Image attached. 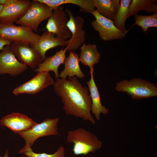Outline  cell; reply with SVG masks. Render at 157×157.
I'll return each mask as SVG.
<instances>
[{
	"label": "cell",
	"mask_w": 157,
	"mask_h": 157,
	"mask_svg": "<svg viewBox=\"0 0 157 157\" xmlns=\"http://www.w3.org/2000/svg\"><path fill=\"white\" fill-rule=\"evenodd\" d=\"M28 157H65V150L63 146H60L54 153L48 154L46 153H37L34 152L31 147L24 146L19 151Z\"/></svg>",
	"instance_id": "d4e9b609"
},
{
	"label": "cell",
	"mask_w": 157,
	"mask_h": 157,
	"mask_svg": "<svg viewBox=\"0 0 157 157\" xmlns=\"http://www.w3.org/2000/svg\"><path fill=\"white\" fill-rule=\"evenodd\" d=\"M65 11L69 17L67 26L71 35L65 48L67 51H74L77 50L85 41V32L83 29L84 19L80 16H74L69 9H66Z\"/></svg>",
	"instance_id": "ba28073f"
},
{
	"label": "cell",
	"mask_w": 157,
	"mask_h": 157,
	"mask_svg": "<svg viewBox=\"0 0 157 157\" xmlns=\"http://www.w3.org/2000/svg\"><path fill=\"white\" fill-rule=\"evenodd\" d=\"M156 0H133L129 5L128 18L136 15L142 10L149 13L157 12Z\"/></svg>",
	"instance_id": "7402d4cb"
},
{
	"label": "cell",
	"mask_w": 157,
	"mask_h": 157,
	"mask_svg": "<svg viewBox=\"0 0 157 157\" xmlns=\"http://www.w3.org/2000/svg\"><path fill=\"white\" fill-rule=\"evenodd\" d=\"M80 48V61L83 65L88 66L90 70L94 69V65L98 63L101 57L96 45L84 43Z\"/></svg>",
	"instance_id": "d6986e66"
},
{
	"label": "cell",
	"mask_w": 157,
	"mask_h": 157,
	"mask_svg": "<svg viewBox=\"0 0 157 157\" xmlns=\"http://www.w3.org/2000/svg\"><path fill=\"white\" fill-rule=\"evenodd\" d=\"M68 44V40L57 37L45 29L38 40L30 45L41 54L44 60L48 50L58 46L66 47Z\"/></svg>",
	"instance_id": "5bb4252c"
},
{
	"label": "cell",
	"mask_w": 157,
	"mask_h": 157,
	"mask_svg": "<svg viewBox=\"0 0 157 157\" xmlns=\"http://www.w3.org/2000/svg\"><path fill=\"white\" fill-rule=\"evenodd\" d=\"M31 3L26 0H9L0 14V23L13 24L26 13Z\"/></svg>",
	"instance_id": "8fae6325"
},
{
	"label": "cell",
	"mask_w": 157,
	"mask_h": 157,
	"mask_svg": "<svg viewBox=\"0 0 157 157\" xmlns=\"http://www.w3.org/2000/svg\"><path fill=\"white\" fill-rule=\"evenodd\" d=\"M115 90L126 93L132 99L140 100L156 97L157 86L154 83L140 78L123 80L117 83Z\"/></svg>",
	"instance_id": "3957f363"
},
{
	"label": "cell",
	"mask_w": 157,
	"mask_h": 157,
	"mask_svg": "<svg viewBox=\"0 0 157 157\" xmlns=\"http://www.w3.org/2000/svg\"><path fill=\"white\" fill-rule=\"evenodd\" d=\"M66 51L65 49L63 48L53 56L46 57L35 71L38 72L53 71L54 73L56 78H59L58 68L61 65L64 63Z\"/></svg>",
	"instance_id": "e0dca14e"
},
{
	"label": "cell",
	"mask_w": 157,
	"mask_h": 157,
	"mask_svg": "<svg viewBox=\"0 0 157 157\" xmlns=\"http://www.w3.org/2000/svg\"><path fill=\"white\" fill-rule=\"evenodd\" d=\"M79 57L74 51H69L68 56L66 57L64 63V68L59 74V78L66 79L76 76L82 79L85 75L82 72L79 65Z\"/></svg>",
	"instance_id": "ac0fdd59"
},
{
	"label": "cell",
	"mask_w": 157,
	"mask_h": 157,
	"mask_svg": "<svg viewBox=\"0 0 157 157\" xmlns=\"http://www.w3.org/2000/svg\"><path fill=\"white\" fill-rule=\"evenodd\" d=\"M8 154H8V151L7 150L6 151L4 156L2 157L0 156V157H8Z\"/></svg>",
	"instance_id": "83f0119b"
},
{
	"label": "cell",
	"mask_w": 157,
	"mask_h": 157,
	"mask_svg": "<svg viewBox=\"0 0 157 157\" xmlns=\"http://www.w3.org/2000/svg\"><path fill=\"white\" fill-rule=\"evenodd\" d=\"M37 123L25 115L15 113L5 116L0 121L2 126L18 133L30 129Z\"/></svg>",
	"instance_id": "9a60e30c"
},
{
	"label": "cell",
	"mask_w": 157,
	"mask_h": 157,
	"mask_svg": "<svg viewBox=\"0 0 157 157\" xmlns=\"http://www.w3.org/2000/svg\"><path fill=\"white\" fill-rule=\"evenodd\" d=\"M10 45L5 46L0 53V74L16 76L26 70L28 66L18 60Z\"/></svg>",
	"instance_id": "4fadbf2b"
},
{
	"label": "cell",
	"mask_w": 157,
	"mask_h": 157,
	"mask_svg": "<svg viewBox=\"0 0 157 157\" xmlns=\"http://www.w3.org/2000/svg\"><path fill=\"white\" fill-rule=\"evenodd\" d=\"M69 18L67 14L62 6L53 10L48 19L46 29L58 37L66 40L71 37V33L67 26Z\"/></svg>",
	"instance_id": "9c48e42d"
},
{
	"label": "cell",
	"mask_w": 157,
	"mask_h": 157,
	"mask_svg": "<svg viewBox=\"0 0 157 157\" xmlns=\"http://www.w3.org/2000/svg\"><path fill=\"white\" fill-rule=\"evenodd\" d=\"M53 86L55 92L61 98L67 115L96 124L91 113L92 101L88 89L82 85L77 77L58 78Z\"/></svg>",
	"instance_id": "6da1fadb"
},
{
	"label": "cell",
	"mask_w": 157,
	"mask_h": 157,
	"mask_svg": "<svg viewBox=\"0 0 157 157\" xmlns=\"http://www.w3.org/2000/svg\"><path fill=\"white\" fill-rule=\"evenodd\" d=\"M54 83L49 72H39L31 79L15 88L13 93L16 95L23 93L34 94L53 85Z\"/></svg>",
	"instance_id": "7c38bea8"
},
{
	"label": "cell",
	"mask_w": 157,
	"mask_h": 157,
	"mask_svg": "<svg viewBox=\"0 0 157 157\" xmlns=\"http://www.w3.org/2000/svg\"><path fill=\"white\" fill-rule=\"evenodd\" d=\"M94 7L103 16L114 21L120 4L119 0H93Z\"/></svg>",
	"instance_id": "44dd1931"
},
{
	"label": "cell",
	"mask_w": 157,
	"mask_h": 157,
	"mask_svg": "<svg viewBox=\"0 0 157 157\" xmlns=\"http://www.w3.org/2000/svg\"><path fill=\"white\" fill-rule=\"evenodd\" d=\"M67 142L73 144L72 151L76 155H86L99 149L102 144L94 134L83 128L69 131Z\"/></svg>",
	"instance_id": "7a4b0ae2"
},
{
	"label": "cell",
	"mask_w": 157,
	"mask_h": 157,
	"mask_svg": "<svg viewBox=\"0 0 157 157\" xmlns=\"http://www.w3.org/2000/svg\"><path fill=\"white\" fill-rule=\"evenodd\" d=\"M47 5L53 10L57 7L66 4L79 6L81 11L90 13L95 10L93 0H37Z\"/></svg>",
	"instance_id": "ffe728a7"
},
{
	"label": "cell",
	"mask_w": 157,
	"mask_h": 157,
	"mask_svg": "<svg viewBox=\"0 0 157 157\" xmlns=\"http://www.w3.org/2000/svg\"><path fill=\"white\" fill-rule=\"evenodd\" d=\"M131 0H120V4L115 19L113 21L115 26L118 29L127 33L125 23L128 18L129 5Z\"/></svg>",
	"instance_id": "603a6c76"
},
{
	"label": "cell",
	"mask_w": 157,
	"mask_h": 157,
	"mask_svg": "<svg viewBox=\"0 0 157 157\" xmlns=\"http://www.w3.org/2000/svg\"><path fill=\"white\" fill-rule=\"evenodd\" d=\"M134 19L135 22L131 28L135 25H138L141 28L142 31L146 35L149 28L157 27V12L150 15L137 14L135 16Z\"/></svg>",
	"instance_id": "cb8c5ba5"
},
{
	"label": "cell",
	"mask_w": 157,
	"mask_h": 157,
	"mask_svg": "<svg viewBox=\"0 0 157 157\" xmlns=\"http://www.w3.org/2000/svg\"><path fill=\"white\" fill-rule=\"evenodd\" d=\"M40 36L26 27L0 23V37L12 42L31 44L37 41Z\"/></svg>",
	"instance_id": "5b68a950"
},
{
	"label": "cell",
	"mask_w": 157,
	"mask_h": 157,
	"mask_svg": "<svg viewBox=\"0 0 157 157\" xmlns=\"http://www.w3.org/2000/svg\"><path fill=\"white\" fill-rule=\"evenodd\" d=\"M4 5H0V14L2 10Z\"/></svg>",
	"instance_id": "f1b7e54d"
},
{
	"label": "cell",
	"mask_w": 157,
	"mask_h": 157,
	"mask_svg": "<svg viewBox=\"0 0 157 157\" xmlns=\"http://www.w3.org/2000/svg\"><path fill=\"white\" fill-rule=\"evenodd\" d=\"M95 20L92 21L91 25L98 32L100 38L105 41L123 38L126 33L119 30L114 25V22L101 15L95 10L91 13Z\"/></svg>",
	"instance_id": "52a82bcc"
},
{
	"label": "cell",
	"mask_w": 157,
	"mask_h": 157,
	"mask_svg": "<svg viewBox=\"0 0 157 157\" xmlns=\"http://www.w3.org/2000/svg\"><path fill=\"white\" fill-rule=\"evenodd\" d=\"M93 71L94 69L90 70V79L86 83L92 101L91 112L96 119L98 121L100 119L101 114H107L109 110L102 104L100 95L94 79Z\"/></svg>",
	"instance_id": "2e32d148"
},
{
	"label": "cell",
	"mask_w": 157,
	"mask_h": 157,
	"mask_svg": "<svg viewBox=\"0 0 157 157\" xmlns=\"http://www.w3.org/2000/svg\"><path fill=\"white\" fill-rule=\"evenodd\" d=\"M13 42L0 37V50H2L6 46L10 45Z\"/></svg>",
	"instance_id": "484cf974"
},
{
	"label": "cell",
	"mask_w": 157,
	"mask_h": 157,
	"mask_svg": "<svg viewBox=\"0 0 157 157\" xmlns=\"http://www.w3.org/2000/svg\"><path fill=\"white\" fill-rule=\"evenodd\" d=\"M53 11L46 4L33 0L26 13L16 23L35 31L42 22L50 17Z\"/></svg>",
	"instance_id": "277c9868"
},
{
	"label": "cell",
	"mask_w": 157,
	"mask_h": 157,
	"mask_svg": "<svg viewBox=\"0 0 157 157\" xmlns=\"http://www.w3.org/2000/svg\"><path fill=\"white\" fill-rule=\"evenodd\" d=\"M9 0H0V5H4Z\"/></svg>",
	"instance_id": "4316f807"
},
{
	"label": "cell",
	"mask_w": 157,
	"mask_h": 157,
	"mask_svg": "<svg viewBox=\"0 0 157 157\" xmlns=\"http://www.w3.org/2000/svg\"><path fill=\"white\" fill-rule=\"evenodd\" d=\"M60 118H46L40 123H37L27 131L19 132L18 134L25 140L26 147H31L38 138L49 135H59L58 125Z\"/></svg>",
	"instance_id": "8992f818"
},
{
	"label": "cell",
	"mask_w": 157,
	"mask_h": 157,
	"mask_svg": "<svg viewBox=\"0 0 157 157\" xmlns=\"http://www.w3.org/2000/svg\"><path fill=\"white\" fill-rule=\"evenodd\" d=\"M10 46L13 53L20 62L29 66L33 69H35L43 60L41 54L29 44L13 42Z\"/></svg>",
	"instance_id": "30bf717a"
}]
</instances>
